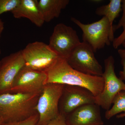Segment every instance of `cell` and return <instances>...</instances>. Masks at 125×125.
Here are the masks:
<instances>
[{
  "instance_id": "1",
  "label": "cell",
  "mask_w": 125,
  "mask_h": 125,
  "mask_svg": "<svg viewBox=\"0 0 125 125\" xmlns=\"http://www.w3.org/2000/svg\"><path fill=\"white\" fill-rule=\"evenodd\" d=\"M47 83L76 85L85 88L95 97L102 92L104 81L102 76L81 73L72 68L66 58L59 57L46 72Z\"/></svg>"
},
{
  "instance_id": "2",
  "label": "cell",
  "mask_w": 125,
  "mask_h": 125,
  "mask_svg": "<svg viewBox=\"0 0 125 125\" xmlns=\"http://www.w3.org/2000/svg\"><path fill=\"white\" fill-rule=\"evenodd\" d=\"M40 94H0V115L4 123L22 121L37 113L36 107Z\"/></svg>"
},
{
  "instance_id": "3",
  "label": "cell",
  "mask_w": 125,
  "mask_h": 125,
  "mask_svg": "<svg viewBox=\"0 0 125 125\" xmlns=\"http://www.w3.org/2000/svg\"><path fill=\"white\" fill-rule=\"evenodd\" d=\"M71 20L83 31V42L88 44L94 52L106 45L110 46L115 39L113 29L105 16L98 21L87 24L83 23L75 18H72Z\"/></svg>"
},
{
  "instance_id": "4",
  "label": "cell",
  "mask_w": 125,
  "mask_h": 125,
  "mask_svg": "<svg viewBox=\"0 0 125 125\" xmlns=\"http://www.w3.org/2000/svg\"><path fill=\"white\" fill-rule=\"evenodd\" d=\"M64 85L47 83L44 86L36 107L39 118L36 125H47L60 115L58 105Z\"/></svg>"
},
{
  "instance_id": "5",
  "label": "cell",
  "mask_w": 125,
  "mask_h": 125,
  "mask_svg": "<svg viewBox=\"0 0 125 125\" xmlns=\"http://www.w3.org/2000/svg\"><path fill=\"white\" fill-rule=\"evenodd\" d=\"M105 70L102 76L104 81L102 92L95 97V104L106 111L111 108L115 96L125 90V83L116 76L115 71V60L109 56L104 60Z\"/></svg>"
},
{
  "instance_id": "6",
  "label": "cell",
  "mask_w": 125,
  "mask_h": 125,
  "mask_svg": "<svg viewBox=\"0 0 125 125\" xmlns=\"http://www.w3.org/2000/svg\"><path fill=\"white\" fill-rule=\"evenodd\" d=\"M21 52L26 67L42 72H46L59 57L48 45L38 41L30 43Z\"/></svg>"
},
{
  "instance_id": "7",
  "label": "cell",
  "mask_w": 125,
  "mask_h": 125,
  "mask_svg": "<svg viewBox=\"0 0 125 125\" xmlns=\"http://www.w3.org/2000/svg\"><path fill=\"white\" fill-rule=\"evenodd\" d=\"M94 52L88 44L81 42L66 60L70 66L78 71L87 74L102 76L103 67L95 57Z\"/></svg>"
},
{
  "instance_id": "8",
  "label": "cell",
  "mask_w": 125,
  "mask_h": 125,
  "mask_svg": "<svg viewBox=\"0 0 125 125\" xmlns=\"http://www.w3.org/2000/svg\"><path fill=\"white\" fill-rule=\"evenodd\" d=\"M81 42L76 30L60 23L54 27L48 45L58 56L67 59Z\"/></svg>"
},
{
  "instance_id": "9",
  "label": "cell",
  "mask_w": 125,
  "mask_h": 125,
  "mask_svg": "<svg viewBox=\"0 0 125 125\" xmlns=\"http://www.w3.org/2000/svg\"><path fill=\"white\" fill-rule=\"evenodd\" d=\"M46 72L25 66L14 80L10 93L40 94L46 84Z\"/></svg>"
},
{
  "instance_id": "10",
  "label": "cell",
  "mask_w": 125,
  "mask_h": 125,
  "mask_svg": "<svg viewBox=\"0 0 125 125\" xmlns=\"http://www.w3.org/2000/svg\"><path fill=\"white\" fill-rule=\"evenodd\" d=\"M95 97L88 89L80 86L64 85L59 101L60 114L66 116L77 108L95 103Z\"/></svg>"
},
{
  "instance_id": "11",
  "label": "cell",
  "mask_w": 125,
  "mask_h": 125,
  "mask_svg": "<svg viewBox=\"0 0 125 125\" xmlns=\"http://www.w3.org/2000/svg\"><path fill=\"white\" fill-rule=\"evenodd\" d=\"M0 62V94L10 93L16 77L25 66L21 50L5 57Z\"/></svg>"
},
{
  "instance_id": "12",
  "label": "cell",
  "mask_w": 125,
  "mask_h": 125,
  "mask_svg": "<svg viewBox=\"0 0 125 125\" xmlns=\"http://www.w3.org/2000/svg\"><path fill=\"white\" fill-rule=\"evenodd\" d=\"M100 107L93 103L77 108L65 116L66 125H103Z\"/></svg>"
},
{
  "instance_id": "13",
  "label": "cell",
  "mask_w": 125,
  "mask_h": 125,
  "mask_svg": "<svg viewBox=\"0 0 125 125\" xmlns=\"http://www.w3.org/2000/svg\"><path fill=\"white\" fill-rule=\"evenodd\" d=\"M11 12L15 18H27L38 27H42L45 22L39 8L38 0H20L18 6Z\"/></svg>"
},
{
  "instance_id": "14",
  "label": "cell",
  "mask_w": 125,
  "mask_h": 125,
  "mask_svg": "<svg viewBox=\"0 0 125 125\" xmlns=\"http://www.w3.org/2000/svg\"><path fill=\"white\" fill-rule=\"evenodd\" d=\"M70 2L69 0H38V5L45 22L58 18Z\"/></svg>"
},
{
  "instance_id": "15",
  "label": "cell",
  "mask_w": 125,
  "mask_h": 125,
  "mask_svg": "<svg viewBox=\"0 0 125 125\" xmlns=\"http://www.w3.org/2000/svg\"><path fill=\"white\" fill-rule=\"evenodd\" d=\"M122 0H111L107 4L97 8L95 11L97 15L105 16L107 18L113 29V22L122 10Z\"/></svg>"
},
{
  "instance_id": "16",
  "label": "cell",
  "mask_w": 125,
  "mask_h": 125,
  "mask_svg": "<svg viewBox=\"0 0 125 125\" xmlns=\"http://www.w3.org/2000/svg\"><path fill=\"white\" fill-rule=\"evenodd\" d=\"M112 106L106 111L105 117L109 120L118 114L125 112V91L119 92L113 99Z\"/></svg>"
},
{
  "instance_id": "17",
  "label": "cell",
  "mask_w": 125,
  "mask_h": 125,
  "mask_svg": "<svg viewBox=\"0 0 125 125\" xmlns=\"http://www.w3.org/2000/svg\"><path fill=\"white\" fill-rule=\"evenodd\" d=\"M20 1V0H0V15L7 11H12Z\"/></svg>"
},
{
  "instance_id": "18",
  "label": "cell",
  "mask_w": 125,
  "mask_h": 125,
  "mask_svg": "<svg viewBox=\"0 0 125 125\" xmlns=\"http://www.w3.org/2000/svg\"><path fill=\"white\" fill-rule=\"evenodd\" d=\"M39 118V116L37 113L24 121L15 123H4L2 125H36Z\"/></svg>"
},
{
  "instance_id": "19",
  "label": "cell",
  "mask_w": 125,
  "mask_h": 125,
  "mask_svg": "<svg viewBox=\"0 0 125 125\" xmlns=\"http://www.w3.org/2000/svg\"><path fill=\"white\" fill-rule=\"evenodd\" d=\"M122 7L123 10V14L117 24L113 26V30L114 32L121 28L125 27V0H122Z\"/></svg>"
},
{
  "instance_id": "20",
  "label": "cell",
  "mask_w": 125,
  "mask_h": 125,
  "mask_svg": "<svg viewBox=\"0 0 125 125\" xmlns=\"http://www.w3.org/2000/svg\"><path fill=\"white\" fill-rule=\"evenodd\" d=\"M123 29L122 33L117 37L115 38L113 42V46L114 49L118 48L125 40V27Z\"/></svg>"
},
{
  "instance_id": "21",
  "label": "cell",
  "mask_w": 125,
  "mask_h": 125,
  "mask_svg": "<svg viewBox=\"0 0 125 125\" xmlns=\"http://www.w3.org/2000/svg\"><path fill=\"white\" fill-rule=\"evenodd\" d=\"M47 125H66L65 116L60 114L58 117L52 121Z\"/></svg>"
},
{
  "instance_id": "22",
  "label": "cell",
  "mask_w": 125,
  "mask_h": 125,
  "mask_svg": "<svg viewBox=\"0 0 125 125\" xmlns=\"http://www.w3.org/2000/svg\"><path fill=\"white\" fill-rule=\"evenodd\" d=\"M121 64L123 67V69L119 72L120 78L123 81H125V60L121 59Z\"/></svg>"
},
{
  "instance_id": "23",
  "label": "cell",
  "mask_w": 125,
  "mask_h": 125,
  "mask_svg": "<svg viewBox=\"0 0 125 125\" xmlns=\"http://www.w3.org/2000/svg\"><path fill=\"white\" fill-rule=\"evenodd\" d=\"M118 53L121 59L125 60V48L118 49Z\"/></svg>"
},
{
  "instance_id": "24",
  "label": "cell",
  "mask_w": 125,
  "mask_h": 125,
  "mask_svg": "<svg viewBox=\"0 0 125 125\" xmlns=\"http://www.w3.org/2000/svg\"><path fill=\"white\" fill-rule=\"evenodd\" d=\"M4 29V23L2 22V20L0 19V38L1 36V33H2V31Z\"/></svg>"
},
{
  "instance_id": "25",
  "label": "cell",
  "mask_w": 125,
  "mask_h": 125,
  "mask_svg": "<svg viewBox=\"0 0 125 125\" xmlns=\"http://www.w3.org/2000/svg\"><path fill=\"white\" fill-rule=\"evenodd\" d=\"M116 118H124L125 117V112L122 113L117 115L116 116Z\"/></svg>"
},
{
  "instance_id": "26",
  "label": "cell",
  "mask_w": 125,
  "mask_h": 125,
  "mask_svg": "<svg viewBox=\"0 0 125 125\" xmlns=\"http://www.w3.org/2000/svg\"><path fill=\"white\" fill-rule=\"evenodd\" d=\"M4 123V121L1 116L0 115V125H2Z\"/></svg>"
},
{
  "instance_id": "27",
  "label": "cell",
  "mask_w": 125,
  "mask_h": 125,
  "mask_svg": "<svg viewBox=\"0 0 125 125\" xmlns=\"http://www.w3.org/2000/svg\"><path fill=\"white\" fill-rule=\"evenodd\" d=\"M122 45L124 47V48H125V40L123 41L122 44Z\"/></svg>"
},
{
  "instance_id": "28",
  "label": "cell",
  "mask_w": 125,
  "mask_h": 125,
  "mask_svg": "<svg viewBox=\"0 0 125 125\" xmlns=\"http://www.w3.org/2000/svg\"><path fill=\"white\" fill-rule=\"evenodd\" d=\"M1 50L0 48V54H1Z\"/></svg>"
},
{
  "instance_id": "29",
  "label": "cell",
  "mask_w": 125,
  "mask_h": 125,
  "mask_svg": "<svg viewBox=\"0 0 125 125\" xmlns=\"http://www.w3.org/2000/svg\"><path fill=\"white\" fill-rule=\"evenodd\" d=\"M0 64H1V62H0Z\"/></svg>"
},
{
  "instance_id": "30",
  "label": "cell",
  "mask_w": 125,
  "mask_h": 125,
  "mask_svg": "<svg viewBox=\"0 0 125 125\" xmlns=\"http://www.w3.org/2000/svg\"></svg>"
}]
</instances>
